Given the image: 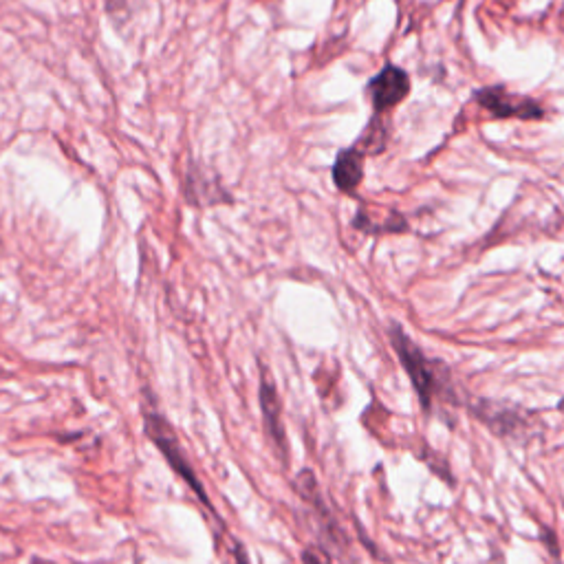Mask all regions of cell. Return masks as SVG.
Listing matches in <instances>:
<instances>
[{
	"instance_id": "cell-1",
	"label": "cell",
	"mask_w": 564,
	"mask_h": 564,
	"mask_svg": "<svg viewBox=\"0 0 564 564\" xmlns=\"http://www.w3.org/2000/svg\"><path fill=\"white\" fill-rule=\"evenodd\" d=\"M390 342L395 346V353L399 355L401 366L408 373L412 386H415L423 410L432 408V401L443 395L452 397V388L448 384V368L428 360L419 346L412 342L399 324L390 327ZM446 399V397H443Z\"/></svg>"
},
{
	"instance_id": "cell-2",
	"label": "cell",
	"mask_w": 564,
	"mask_h": 564,
	"mask_svg": "<svg viewBox=\"0 0 564 564\" xmlns=\"http://www.w3.org/2000/svg\"><path fill=\"white\" fill-rule=\"evenodd\" d=\"M146 430H148L150 439H153L157 446H159V450L164 452V457L170 461L172 468H175L183 476V479L188 481V485L192 487V490L199 494L203 505L210 507V498H208V494H205V490L201 487L197 474L192 472L190 463L186 461V457H183V452H181L179 443H177V437L172 435V430H170L168 423L161 419L159 415H153V412H150V415H146Z\"/></svg>"
},
{
	"instance_id": "cell-3",
	"label": "cell",
	"mask_w": 564,
	"mask_h": 564,
	"mask_svg": "<svg viewBox=\"0 0 564 564\" xmlns=\"http://www.w3.org/2000/svg\"><path fill=\"white\" fill-rule=\"evenodd\" d=\"M474 100L479 102L485 111L494 117H518V119H540L542 108L538 102L529 100L523 95H514L505 91V86H490V89H479L474 93Z\"/></svg>"
},
{
	"instance_id": "cell-4",
	"label": "cell",
	"mask_w": 564,
	"mask_h": 564,
	"mask_svg": "<svg viewBox=\"0 0 564 564\" xmlns=\"http://www.w3.org/2000/svg\"><path fill=\"white\" fill-rule=\"evenodd\" d=\"M371 97L373 106L377 111H388V108L397 106L410 91V80L406 71H401L399 67L388 64L384 71H379L375 75V80L371 82Z\"/></svg>"
},
{
	"instance_id": "cell-5",
	"label": "cell",
	"mask_w": 564,
	"mask_h": 564,
	"mask_svg": "<svg viewBox=\"0 0 564 564\" xmlns=\"http://www.w3.org/2000/svg\"><path fill=\"white\" fill-rule=\"evenodd\" d=\"M258 399H260V410H263V419L271 441L278 448L282 461H287V437H285V426H282V406L278 399L276 386L269 382L267 377L260 379L258 388Z\"/></svg>"
},
{
	"instance_id": "cell-6",
	"label": "cell",
	"mask_w": 564,
	"mask_h": 564,
	"mask_svg": "<svg viewBox=\"0 0 564 564\" xmlns=\"http://www.w3.org/2000/svg\"><path fill=\"white\" fill-rule=\"evenodd\" d=\"M364 179V155L357 148L342 150L335 159L333 181L342 192H355Z\"/></svg>"
},
{
	"instance_id": "cell-7",
	"label": "cell",
	"mask_w": 564,
	"mask_h": 564,
	"mask_svg": "<svg viewBox=\"0 0 564 564\" xmlns=\"http://www.w3.org/2000/svg\"><path fill=\"white\" fill-rule=\"evenodd\" d=\"M294 490L298 492V496L302 498V501L311 503V507L316 509V512L324 518L322 523H327L331 529H335V523H333V518H331L329 507L324 505V498H322V492H320V487H318V481H316V476H313L311 470H302L296 476V479H294Z\"/></svg>"
},
{
	"instance_id": "cell-8",
	"label": "cell",
	"mask_w": 564,
	"mask_h": 564,
	"mask_svg": "<svg viewBox=\"0 0 564 564\" xmlns=\"http://www.w3.org/2000/svg\"><path fill=\"white\" fill-rule=\"evenodd\" d=\"M353 227L364 232V234H393V232H406L408 223L401 214L397 212H384L382 219H371L362 208L357 212Z\"/></svg>"
},
{
	"instance_id": "cell-9",
	"label": "cell",
	"mask_w": 564,
	"mask_h": 564,
	"mask_svg": "<svg viewBox=\"0 0 564 564\" xmlns=\"http://www.w3.org/2000/svg\"><path fill=\"white\" fill-rule=\"evenodd\" d=\"M386 146V126L382 119H373L371 126L364 130V135L357 141V150H366V153H379Z\"/></svg>"
},
{
	"instance_id": "cell-10",
	"label": "cell",
	"mask_w": 564,
	"mask_h": 564,
	"mask_svg": "<svg viewBox=\"0 0 564 564\" xmlns=\"http://www.w3.org/2000/svg\"><path fill=\"white\" fill-rule=\"evenodd\" d=\"M302 564H333L327 553H322L316 547H307L302 551Z\"/></svg>"
},
{
	"instance_id": "cell-11",
	"label": "cell",
	"mask_w": 564,
	"mask_h": 564,
	"mask_svg": "<svg viewBox=\"0 0 564 564\" xmlns=\"http://www.w3.org/2000/svg\"><path fill=\"white\" fill-rule=\"evenodd\" d=\"M104 5H106L108 14H119V12H124L128 0H104Z\"/></svg>"
},
{
	"instance_id": "cell-12",
	"label": "cell",
	"mask_w": 564,
	"mask_h": 564,
	"mask_svg": "<svg viewBox=\"0 0 564 564\" xmlns=\"http://www.w3.org/2000/svg\"><path fill=\"white\" fill-rule=\"evenodd\" d=\"M234 556H236V564H249V558H247L243 545H236L234 547Z\"/></svg>"
}]
</instances>
